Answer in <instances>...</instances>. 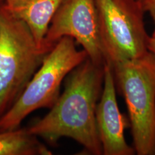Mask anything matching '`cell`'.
Instances as JSON below:
<instances>
[{
    "label": "cell",
    "mask_w": 155,
    "mask_h": 155,
    "mask_svg": "<svg viewBox=\"0 0 155 155\" xmlns=\"http://www.w3.org/2000/svg\"><path fill=\"white\" fill-rule=\"evenodd\" d=\"M104 65L88 58L65 79V88L50 111L27 128L29 132L56 144L73 139L89 154H103L96 122V109L103 90Z\"/></svg>",
    "instance_id": "1"
},
{
    "label": "cell",
    "mask_w": 155,
    "mask_h": 155,
    "mask_svg": "<svg viewBox=\"0 0 155 155\" xmlns=\"http://www.w3.org/2000/svg\"><path fill=\"white\" fill-rule=\"evenodd\" d=\"M124 98L133 147L138 155H155V57L144 55L111 65Z\"/></svg>",
    "instance_id": "2"
},
{
    "label": "cell",
    "mask_w": 155,
    "mask_h": 155,
    "mask_svg": "<svg viewBox=\"0 0 155 155\" xmlns=\"http://www.w3.org/2000/svg\"><path fill=\"white\" fill-rule=\"evenodd\" d=\"M47 54L38 47L27 25L0 3V119L21 96Z\"/></svg>",
    "instance_id": "3"
},
{
    "label": "cell",
    "mask_w": 155,
    "mask_h": 155,
    "mask_svg": "<svg viewBox=\"0 0 155 155\" xmlns=\"http://www.w3.org/2000/svg\"><path fill=\"white\" fill-rule=\"evenodd\" d=\"M88 58L84 50H78L73 38L60 39L45 55L21 96L0 119V131L18 129L33 111L53 107L61 95L63 81Z\"/></svg>",
    "instance_id": "4"
},
{
    "label": "cell",
    "mask_w": 155,
    "mask_h": 155,
    "mask_svg": "<svg viewBox=\"0 0 155 155\" xmlns=\"http://www.w3.org/2000/svg\"><path fill=\"white\" fill-rule=\"evenodd\" d=\"M105 63L135 59L149 52L150 36L138 0H96Z\"/></svg>",
    "instance_id": "5"
},
{
    "label": "cell",
    "mask_w": 155,
    "mask_h": 155,
    "mask_svg": "<svg viewBox=\"0 0 155 155\" xmlns=\"http://www.w3.org/2000/svg\"><path fill=\"white\" fill-rule=\"evenodd\" d=\"M63 37L81 45L93 63L104 65L96 0H63L45 37V51L49 53Z\"/></svg>",
    "instance_id": "6"
},
{
    "label": "cell",
    "mask_w": 155,
    "mask_h": 155,
    "mask_svg": "<svg viewBox=\"0 0 155 155\" xmlns=\"http://www.w3.org/2000/svg\"><path fill=\"white\" fill-rule=\"evenodd\" d=\"M96 122L104 155H134V148L128 144L124 129L129 122L119 111L112 67L104 64L103 90L96 109Z\"/></svg>",
    "instance_id": "7"
},
{
    "label": "cell",
    "mask_w": 155,
    "mask_h": 155,
    "mask_svg": "<svg viewBox=\"0 0 155 155\" xmlns=\"http://www.w3.org/2000/svg\"><path fill=\"white\" fill-rule=\"evenodd\" d=\"M63 0H9L2 3L14 16L23 21L35 40L44 50V40L54 15Z\"/></svg>",
    "instance_id": "8"
},
{
    "label": "cell",
    "mask_w": 155,
    "mask_h": 155,
    "mask_svg": "<svg viewBox=\"0 0 155 155\" xmlns=\"http://www.w3.org/2000/svg\"><path fill=\"white\" fill-rule=\"evenodd\" d=\"M51 151L28 129L0 131V155H50Z\"/></svg>",
    "instance_id": "9"
},
{
    "label": "cell",
    "mask_w": 155,
    "mask_h": 155,
    "mask_svg": "<svg viewBox=\"0 0 155 155\" xmlns=\"http://www.w3.org/2000/svg\"><path fill=\"white\" fill-rule=\"evenodd\" d=\"M144 12H148L154 22V28L152 36H155V0H138Z\"/></svg>",
    "instance_id": "10"
},
{
    "label": "cell",
    "mask_w": 155,
    "mask_h": 155,
    "mask_svg": "<svg viewBox=\"0 0 155 155\" xmlns=\"http://www.w3.org/2000/svg\"><path fill=\"white\" fill-rule=\"evenodd\" d=\"M148 50L155 57V36H150L149 40Z\"/></svg>",
    "instance_id": "11"
},
{
    "label": "cell",
    "mask_w": 155,
    "mask_h": 155,
    "mask_svg": "<svg viewBox=\"0 0 155 155\" xmlns=\"http://www.w3.org/2000/svg\"><path fill=\"white\" fill-rule=\"evenodd\" d=\"M9 1V0H0V3H4L5 2H7Z\"/></svg>",
    "instance_id": "12"
}]
</instances>
